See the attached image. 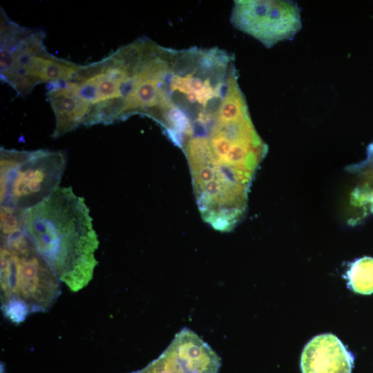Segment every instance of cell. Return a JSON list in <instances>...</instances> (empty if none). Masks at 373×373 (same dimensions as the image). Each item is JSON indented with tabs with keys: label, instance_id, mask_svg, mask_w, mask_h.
<instances>
[{
	"label": "cell",
	"instance_id": "obj_9",
	"mask_svg": "<svg viewBox=\"0 0 373 373\" xmlns=\"http://www.w3.org/2000/svg\"><path fill=\"white\" fill-rule=\"evenodd\" d=\"M32 151L6 149L0 151V199L1 204L7 199L9 186L17 169L30 156Z\"/></svg>",
	"mask_w": 373,
	"mask_h": 373
},
{
	"label": "cell",
	"instance_id": "obj_8",
	"mask_svg": "<svg viewBox=\"0 0 373 373\" xmlns=\"http://www.w3.org/2000/svg\"><path fill=\"white\" fill-rule=\"evenodd\" d=\"M348 287L361 294L373 293V258L363 257L352 262L346 271Z\"/></svg>",
	"mask_w": 373,
	"mask_h": 373
},
{
	"label": "cell",
	"instance_id": "obj_2",
	"mask_svg": "<svg viewBox=\"0 0 373 373\" xmlns=\"http://www.w3.org/2000/svg\"><path fill=\"white\" fill-rule=\"evenodd\" d=\"M1 308L19 324L48 311L61 294V280L26 231L1 239Z\"/></svg>",
	"mask_w": 373,
	"mask_h": 373
},
{
	"label": "cell",
	"instance_id": "obj_7",
	"mask_svg": "<svg viewBox=\"0 0 373 373\" xmlns=\"http://www.w3.org/2000/svg\"><path fill=\"white\" fill-rule=\"evenodd\" d=\"M170 345L186 373H218L220 356L195 332L187 327L176 334Z\"/></svg>",
	"mask_w": 373,
	"mask_h": 373
},
{
	"label": "cell",
	"instance_id": "obj_6",
	"mask_svg": "<svg viewBox=\"0 0 373 373\" xmlns=\"http://www.w3.org/2000/svg\"><path fill=\"white\" fill-rule=\"evenodd\" d=\"M48 86L46 95L56 122L52 137L57 138L86 126L90 105L82 101L66 81L48 83Z\"/></svg>",
	"mask_w": 373,
	"mask_h": 373
},
{
	"label": "cell",
	"instance_id": "obj_10",
	"mask_svg": "<svg viewBox=\"0 0 373 373\" xmlns=\"http://www.w3.org/2000/svg\"><path fill=\"white\" fill-rule=\"evenodd\" d=\"M26 211L10 204H1V238L25 231Z\"/></svg>",
	"mask_w": 373,
	"mask_h": 373
},
{
	"label": "cell",
	"instance_id": "obj_3",
	"mask_svg": "<svg viewBox=\"0 0 373 373\" xmlns=\"http://www.w3.org/2000/svg\"><path fill=\"white\" fill-rule=\"evenodd\" d=\"M230 21L267 48L292 39L302 27L300 8L291 1L237 0Z\"/></svg>",
	"mask_w": 373,
	"mask_h": 373
},
{
	"label": "cell",
	"instance_id": "obj_5",
	"mask_svg": "<svg viewBox=\"0 0 373 373\" xmlns=\"http://www.w3.org/2000/svg\"><path fill=\"white\" fill-rule=\"evenodd\" d=\"M354 356L341 340L328 333L314 337L305 346L302 373H352Z\"/></svg>",
	"mask_w": 373,
	"mask_h": 373
},
{
	"label": "cell",
	"instance_id": "obj_12",
	"mask_svg": "<svg viewBox=\"0 0 373 373\" xmlns=\"http://www.w3.org/2000/svg\"><path fill=\"white\" fill-rule=\"evenodd\" d=\"M1 373H6L2 364L1 365Z\"/></svg>",
	"mask_w": 373,
	"mask_h": 373
},
{
	"label": "cell",
	"instance_id": "obj_1",
	"mask_svg": "<svg viewBox=\"0 0 373 373\" xmlns=\"http://www.w3.org/2000/svg\"><path fill=\"white\" fill-rule=\"evenodd\" d=\"M25 231L70 291L77 292L91 281L99 240L84 198L70 186L59 187L27 210Z\"/></svg>",
	"mask_w": 373,
	"mask_h": 373
},
{
	"label": "cell",
	"instance_id": "obj_11",
	"mask_svg": "<svg viewBox=\"0 0 373 373\" xmlns=\"http://www.w3.org/2000/svg\"><path fill=\"white\" fill-rule=\"evenodd\" d=\"M132 373H186L178 361L172 347H169L161 355L145 367Z\"/></svg>",
	"mask_w": 373,
	"mask_h": 373
},
{
	"label": "cell",
	"instance_id": "obj_4",
	"mask_svg": "<svg viewBox=\"0 0 373 373\" xmlns=\"http://www.w3.org/2000/svg\"><path fill=\"white\" fill-rule=\"evenodd\" d=\"M66 163L63 151H32L14 173L4 204L26 211L39 204L59 187Z\"/></svg>",
	"mask_w": 373,
	"mask_h": 373
}]
</instances>
